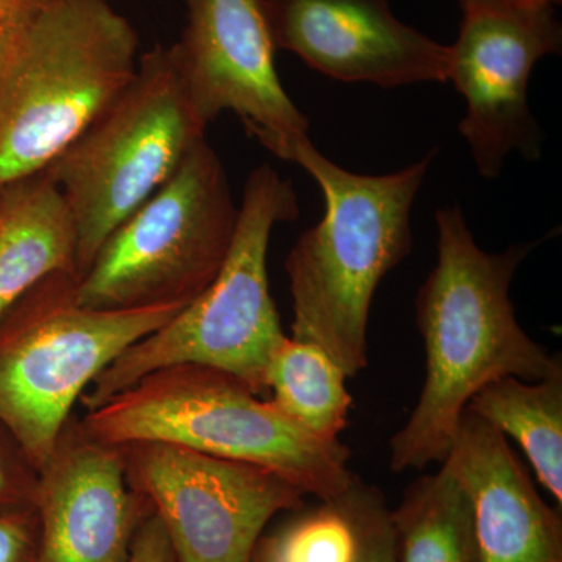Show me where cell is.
Listing matches in <instances>:
<instances>
[{"mask_svg": "<svg viewBox=\"0 0 562 562\" xmlns=\"http://www.w3.org/2000/svg\"><path fill=\"white\" fill-rule=\"evenodd\" d=\"M438 262L416 297L427 373L412 416L390 442L392 472L446 461L473 395L503 376L541 382L562 375L561 358L520 327L509 288L536 244L490 254L458 203L436 211Z\"/></svg>", "mask_w": 562, "mask_h": 562, "instance_id": "obj_1", "label": "cell"}, {"mask_svg": "<svg viewBox=\"0 0 562 562\" xmlns=\"http://www.w3.org/2000/svg\"><path fill=\"white\" fill-rule=\"evenodd\" d=\"M319 184L324 220L302 233L284 260L291 338L317 344L357 376L369 364L368 327L380 281L413 247L412 209L436 150L402 171L362 176L328 160L308 136L268 147Z\"/></svg>", "mask_w": 562, "mask_h": 562, "instance_id": "obj_2", "label": "cell"}, {"mask_svg": "<svg viewBox=\"0 0 562 562\" xmlns=\"http://www.w3.org/2000/svg\"><path fill=\"white\" fill-rule=\"evenodd\" d=\"M111 446L162 442L268 469L321 502L349 490L350 449L303 430L243 380L201 364L147 373L80 417Z\"/></svg>", "mask_w": 562, "mask_h": 562, "instance_id": "obj_3", "label": "cell"}, {"mask_svg": "<svg viewBox=\"0 0 562 562\" xmlns=\"http://www.w3.org/2000/svg\"><path fill=\"white\" fill-rule=\"evenodd\" d=\"M136 52L106 0H43L0 65V187L79 138L135 77Z\"/></svg>", "mask_w": 562, "mask_h": 562, "instance_id": "obj_4", "label": "cell"}, {"mask_svg": "<svg viewBox=\"0 0 562 562\" xmlns=\"http://www.w3.org/2000/svg\"><path fill=\"white\" fill-rule=\"evenodd\" d=\"M297 216L291 181L268 162L254 169L244 187L235 239L216 279L111 362L80 398L87 412L147 373L176 364L232 373L265 397L273 351L286 338L269 286V241L277 224Z\"/></svg>", "mask_w": 562, "mask_h": 562, "instance_id": "obj_5", "label": "cell"}, {"mask_svg": "<svg viewBox=\"0 0 562 562\" xmlns=\"http://www.w3.org/2000/svg\"><path fill=\"white\" fill-rule=\"evenodd\" d=\"M184 306L91 308L79 277L57 272L0 314V422L36 471L91 383Z\"/></svg>", "mask_w": 562, "mask_h": 562, "instance_id": "obj_6", "label": "cell"}, {"mask_svg": "<svg viewBox=\"0 0 562 562\" xmlns=\"http://www.w3.org/2000/svg\"><path fill=\"white\" fill-rule=\"evenodd\" d=\"M205 132L171 46L146 52L131 83L44 169L76 222L79 279L110 233L169 180Z\"/></svg>", "mask_w": 562, "mask_h": 562, "instance_id": "obj_7", "label": "cell"}, {"mask_svg": "<svg viewBox=\"0 0 562 562\" xmlns=\"http://www.w3.org/2000/svg\"><path fill=\"white\" fill-rule=\"evenodd\" d=\"M238 217L220 155L202 139L110 233L79 279L80 302L101 310L190 305L227 260Z\"/></svg>", "mask_w": 562, "mask_h": 562, "instance_id": "obj_8", "label": "cell"}, {"mask_svg": "<svg viewBox=\"0 0 562 562\" xmlns=\"http://www.w3.org/2000/svg\"><path fill=\"white\" fill-rule=\"evenodd\" d=\"M120 447L125 479L149 503L180 562H251L280 513L305 494L268 469L162 442Z\"/></svg>", "mask_w": 562, "mask_h": 562, "instance_id": "obj_9", "label": "cell"}, {"mask_svg": "<svg viewBox=\"0 0 562 562\" xmlns=\"http://www.w3.org/2000/svg\"><path fill=\"white\" fill-rule=\"evenodd\" d=\"M561 47L554 7L462 11L447 81L464 98L458 131L483 179L498 177L513 151L528 161L541 158L543 135L528 105V83L538 61Z\"/></svg>", "mask_w": 562, "mask_h": 562, "instance_id": "obj_10", "label": "cell"}, {"mask_svg": "<svg viewBox=\"0 0 562 562\" xmlns=\"http://www.w3.org/2000/svg\"><path fill=\"white\" fill-rule=\"evenodd\" d=\"M187 24L172 44L184 90L209 127L232 111L268 149L308 136V117L276 69V46L260 0H183Z\"/></svg>", "mask_w": 562, "mask_h": 562, "instance_id": "obj_11", "label": "cell"}, {"mask_svg": "<svg viewBox=\"0 0 562 562\" xmlns=\"http://www.w3.org/2000/svg\"><path fill=\"white\" fill-rule=\"evenodd\" d=\"M273 46L341 81L447 83L450 46L398 20L387 0H260Z\"/></svg>", "mask_w": 562, "mask_h": 562, "instance_id": "obj_12", "label": "cell"}, {"mask_svg": "<svg viewBox=\"0 0 562 562\" xmlns=\"http://www.w3.org/2000/svg\"><path fill=\"white\" fill-rule=\"evenodd\" d=\"M38 562H128L149 503L125 479L120 447L74 414L38 471Z\"/></svg>", "mask_w": 562, "mask_h": 562, "instance_id": "obj_13", "label": "cell"}, {"mask_svg": "<svg viewBox=\"0 0 562 562\" xmlns=\"http://www.w3.org/2000/svg\"><path fill=\"white\" fill-rule=\"evenodd\" d=\"M442 465L471 501L482 562H562L561 509L543 502L501 431L465 409Z\"/></svg>", "mask_w": 562, "mask_h": 562, "instance_id": "obj_14", "label": "cell"}, {"mask_svg": "<svg viewBox=\"0 0 562 562\" xmlns=\"http://www.w3.org/2000/svg\"><path fill=\"white\" fill-rule=\"evenodd\" d=\"M77 276V231L46 171L0 187V314L52 273Z\"/></svg>", "mask_w": 562, "mask_h": 562, "instance_id": "obj_15", "label": "cell"}, {"mask_svg": "<svg viewBox=\"0 0 562 562\" xmlns=\"http://www.w3.org/2000/svg\"><path fill=\"white\" fill-rule=\"evenodd\" d=\"M503 436L520 443L538 482L562 506V375L541 382L503 376L469 402Z\"/></svg>", "mask_w": 562, "mask_h": 562, "instance_id": "obj_16", "label": "cell"}, {"mask_svg": "<svg viewBox=\"0 0 562 562\" xmlns=\"http://www.w3.org/2000/svg\"><path fill=\"white\" fill-rule=\"evenodd\" d=\"M391 524L397 562H482L471 501L446 465L406 487Z\"/></svg>", "mask_w": 562, "mask_h": 562, "instance_id": "obj_17", "label": "cell"}, {"mask_svg": "<svg viewBox=\"0 0 562 562\" xmlns=\"http://www.w3.org/2000/svg\"><path fill=\"white\" fill-rule=\"evenodd\" d=\"M347 373L317 344L286 338L273 351L268 392L284 416L322 441H338L349 424Z\"/></svg>", "mask_w": 562, "mask_h": 562, "instance_id": "obj_18", "label": "cell"}, {"mask_svg": "<svg viewBox=\"0 0 562 562\" xmlns=\"http://www.w3.org/2000/svg\"><path fill=\"white\" fill-rule=\"evenodd\" d=\"M344 492L269 536L271 562H355L357 531Z\"/></svg>", "mask_w": 562, "mask_h": 562, "instance_id": "obj_19", "label": "cell"}, {"mask_svg": "<svg viewBox=\"0 0 562 562\" xmlns=\"http://www.w3.org/2000/svg\"><path fill=\"white\" fill-rule=\"evenodd\" d=\"M344 497L357 531L355 562H397L391 509L383 492L355 476Z\"/></svg>", "mask_w": 562, "mask_h": 562, "instance_id": "obj_20", "label": "cell"}, {"mask_svg": "<svg viewBox=\"0 0 562 562\" xmlns=\"http://www.w3.org/2000/svg\"><path fill=\"white\" fill-rule=\"evenodd\" d=\"M38 471L0 422V514L35 506Z\"/></svg>", "mask_w": 562, "mask_h": 562, "instance_id": "obj_21", "label": "cell"}, {"mask_svg": "<svg viewBox=\"0 0 562 562\" xmlns=\"http://www.w3.org/2000/svg\"><path fill=\"white\" fill-rule=\"evenodd\" d=\"M38 538L35 508L0 514V562H38Z\"/></svg>", "mask_w": 562, "mask_h": 562, "instance_id": "obj_22", "label": "cell"}, {"mask_svg": "<svg viewBox=\"0 0 562 562\" xmlns=\"http://www.w3.org/2000/svg\"><path fill=\"white\" fill-rule=\"evenodd\" d=\"M128 562H180L165 528L154 513L140 525Z\"/></svg>", "mask_w": 562, "mask_h": 562, "instance_id": "obj_23", "label": "cell"}, {"mask_svg": "<svg viewBox=\"0 0 562 562\" xmlns=\"http://www.w3.org/2000/svg\"><path fill=\"white\" fill-rule=\"evenodd\" d=\"M43 0H0V65Z\"/></svg>", "mask_w": 562, "mask_h": 562, "instance_id": "obj_24", "label": "cell"}, {"mask_svg": "<svg viewBox=\"0 0 562 562\" xmlns=\"http://www.w3.org/2000/svg\"><path fill=\"white\" fill-rule=\"evenodd\" d=\"M561 0H460L462 11L471 9H539L557 7Z\"/></svg>", "mask_w": 562, "mask_h": 562, "instance_id": "obj_25", "label": "cell"}, {"mask_svg": "<svg viewBox=\"0 0 562 562\" xmlns=\"http://www.w3.org/2000/svg\"><path fill=\"white\" fill-rule=\"evenodd\" d=\"M251 562H271V543H269V536H262L261 541L258 542L257 550H255L254 560Z\"/></svg>", "mask_w": 562, "mask_h": 562, "instance_id": "obj_26", "label": "cell"}]
</instances>
